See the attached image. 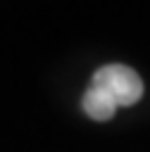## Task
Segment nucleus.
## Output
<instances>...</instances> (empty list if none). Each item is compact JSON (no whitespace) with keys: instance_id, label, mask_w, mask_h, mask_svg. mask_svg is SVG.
Returning a JSON list of instances; mask_svg holds the SVG:
<instances>
[{"instance_id":"f257e3e1","label":"nucleus","mask_w":150,"mask_h":152,"mask_svg":"<svg viewBox=\"0 0 150 152\" xmlns=\"http://www.w3.org/2000/svg\"><path fill=\"white\" fill-rule=\"evenodd\" d=\"M140 95H143V81L131 66L105 64L93 74L90 86L83 93L81 107L90 119L110 121L117 107H131L140 100Z\"/></svg>"}]
</instances>
